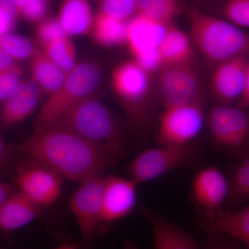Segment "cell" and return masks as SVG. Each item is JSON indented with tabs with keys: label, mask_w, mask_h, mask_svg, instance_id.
I'll list each match as a JSON object with an SVG mask.
<instances>
[{
	"label": "cell",
	"mask_w": 249,
	"mask_h": 249,
	"mask_svg": "<svg viewBox=\"0 0 249 249\" xmlns=\"http://www.w3.org/2000/svg\"><path fill=\"white\" fill-rule=\"evenodd\" d=\"M13 147L55 170L62 178L80 183L102 176L122 157L57 124L35 131L30 139Z\"/></svg>",
	"instance_id": "6da1fadb"
},
{
	"label": "cell",
	"mask_w": 249,
	"mask_h": 249,
	"mask_svg": "<svg viewBox=\"0 0 249 249\" xmlns=\"http://www.w3.org/2000/svg\"><path fill=\"white\" fill-rule=\"evenodd\" d=\"M188 15L192 42L207 61L217 65L249 56V34L241 28L196 9L188 10Z\"/></svg>",
	"instance_id": "7a4b0ae2"
},
{
	"label": "cell",
	"mask_w": 249,
	"mask_h": 249,
	"mask_svg": "<svg viewBox=\"0 0 249 249\" xmlns=\"http://www.w3.org/2000/svg\"><path fill=\"white\" fill-rule=\"evenodd\" d=\"M53 124L71 129L90 142L124 155V139L114 116L93 96L69 108Z\"/></svg>",
	"instance_id": "3957f363"
},
{
	"label": "cell",
	"mask_w": 249,
	"mask_h": 249,
	"mask_svg": "<svg viewBox=\"0 0 249 249\" xmlns=\"http://www.w3.org/2000/svg\"><path fill=\"white\" fill-rule=\"evenodd\" d=\"M102 74L99 67L93 62L77 63L67 74L61 88L49 96L36 118L35 131L53 124L62 113L79 102L92 96L99 88Z\"/></svg>",
	"instance_id": "277c9868"
},
{
	"label": "cell",
	"mask_w": 249,
	"mask_h": 249,
	"mask_svg": "<svg viewBox=\"0 0 249 249\" xmlns=\"http://www.w3.org/2000/svg\"><path fill=\"white\" fill-rule=\"evenodd\" d=\"M214 145L240 160L249 158V112L236 106L218 105L208 115Z\"/></svg>",
	"instance_id": "5b68a950"
},
{
	"label": "cell",
	"mask_w": 249,
	"mask_h": 249,
	"mask_svg": "<svg viewBox=\"0 0 249 249\" xmlns=\"http://www.w3.org/2000/svg\"><path fill=\"white\" fill-rule=\"evenodd\" d=\"M150 75L133 60L122 62L111 74L113 89L136 124H143L149 119Z\"/></svg>",
	"instance_id": "8992f818"
},
{
	"label": "cell",
	"mask_w": 249,
	"mask_h": 249,
	"mask_svg": "<svg viewBox=\"0 0 249 249\" xmlns=\"http://www.w3.org/2000/svg\"><path fill=\"white\" fill-rule=\"evenodd\" d=\"M159 72V92L164 108L205 105L204 86L192 63L165 65Z\"/></svg>",
	"instance_id": "52a82bcc"
},
{
	"label": "cell",
	"mask_w": 249,
	"mask_h": 249,
	"mask_svg": "<svg viewBox=\"0 0 249 249\" xmlns=\"http://www.w3.org/2000/svg\"><path fill=\"white\" fill-rule=\"evenodd\" d=\"M106 178L94 177L80 183L70 201L85 246L92 247L101 223Z\"/></svg>",
	"instance_id": "ba28073f"
},
{
	"label": "cell",
	"mask_w": 249,
	"mask_h": 249,
	"mask_svg": "<svg viewBox=\"0 0 249 249\" xmlns=\"http://www.w3.org/2000/svg\"><path fill=\"white\" fill-rule=\"evenodd\" d=\"M192 157L188 145H160L142 152L131 162L128 166L129 178L137 185L152 181L186 165Z\"/></svg>",
	"instance_id": "9c48e42d"
},
{
	"label": "cell",
	"mask_w": 249,
	"mask_h": 249,
	"mask_svg": "<svg viewBox=\"0 0 249 249\" xmlns=\"http://www.w3.org/2000/svg\"><path fill=\"white\" fill-rule=\"evenodd\" d=\"M204 122V105L165 108L156 139L162 145H188L200 133Z\"/></svg>",
	"instance_id": "30bf717a"
},
{
	"label": "cell",
	"mask_w": 249,
	"mask_h": 249,
	"mask_svg": "<svg viewBox=\"0 0 249 249\" xmlns=\"http://www.w3.org/2000/svg\"><path fill=\"white\" fill-rule=\"evenodd\" d=\"M18 165L16 183L21 193L40 207H47L58 199L62 177L55 170L34 160Z\"/></svg>",
	"instance_id": "8fae6325"
},
{
	"label": "cell",
	"mask_w": 249,
	"mask_h": 249,
	"mask_svg": "<svg viewBox=\"0 0 249 249\" xmlns=\"http://www.w3.org/2000/svg\"><path fill=\"white\" fill-rule=\"evenodd\" d=\"M249 56L230 59L215 65L211 77V90L219 105L230 106L245 91Z\"/></svg>",
	"instance_id": "7c38bea8"
},
{
	"label": "cell",
	"mask_w": 249,
	"mask_h": 249,
	"mask_svg": "<svg viewBox=\"0 0 249 249\" xmlns=\"http://www.w3.org/2000/svg\"><path fill=\"white\" fill-rule=\"evenodd\" d=\"M137 184L131 178H106L101 222L110 223L127 217L135 207Z\"/></svg>",
	"instance_id": "4fadbf2b"
},
{
	"label": "cell",
	"mask_w": 249,
	"mask_h": 249,
	"mask_svg": "<svg viewBox=\"0 0 249 249\" xmlns=\"http://www.w3.org/2000/svg\"><path fill=\"white\" fill-rule=\"evenodd\" d=\"M198 224L204 232L227 234L249 249V206L232 212L204 211Z\"/></svg>",
	"instance_id": "5bb4252c"
},
{
	"label": "cell",
	"mask_w": 249,
	"mask_h": 249,
	"mask_svg": "<svg viewBox=\"0 0 249 249\" xmlns=\"http://www.w3.org/2000/svg\"><path fill=\"white\" fill-rule=\"evenodd\" d=\"M195 199L205 211H220L229 193V181L214 167L205 168L196 174L192 183Z\"/></svg>",
	"instance_id": "9a60e30c"
},
{
	"label": "cell",
	"mask_w": 249,
	"mask_h": 249,
	"mask_svg": "<svg viewBox=\"0 0 249 249\" xmlns=\"http://www.w3.org/2000/svg\"><path fill=\"white\" fill-rule=\"evenodd\" d=\"M41 89L33 78L23 82L17 91L2 103L0 115L1 127H11L32 114L40 101Z\"/></svg>",
	"instance_id": "2e32d148"
},
{
	"label": "cell",
	"mask_w": 249,
	"mask_h": 249,
	"mask_svg": "<svg viewBox=\"0 0 249 249\" xmlns=\"http://www.w3.org/2000/svg\"><path fill=\"white\" fill-rule=\"evenodd\" d=\"M170 25L155 22L139 15L129 19L127 44L132 56L160 49Z\"/></svg>",
	"instance_id": "e0dca14e"
},
{
	"label": "cell",
	"mask_w": 249,
	"mask_h": 249,
	"mask_svg": "<svg viewBox=\"0 0 249 249\" xmlns=\"http://www.w3.org/2000/svg\"><path fill=\"white\" fill-rule=\"evenodd\" d=\"M145 216L151 224L155 249H199L189 232L154 213L145 211Z\"/></svg>",
	"instance_id": "ac0fdd59"
},
{
	"label": "cell",
	"mask_w": 249,
	"mask_h": 249,
	"mask_svg": "<svg viewBox=\"0 0 249 249\" xmlns=\"http://www.w3.org/2000/svg\"><path fill=\"white\" fill-rule=\"evenodd\" d=\"M40 213V206L19 192L0 206V229L9 235L27 225Z\"/></svg>",
	"instance_id": "d6986e66"
},
{
	"label": "cell",
	"mask_w": 249,
	"mask_h": 249,
	"mask_svg": "<svg viewBox=\"0 0 249 249\" xmlns=\"http://www.w3.org/2000/svg\"><path fill=\"white\" fill-rule=\"evenodd\" d=\"M57 18L68 35H86L92 30L94 17L88 0H62Z\"/></svg>",
	"instance_id": "ffe728a7"
},
{
	"label": "cell",
	"mask_w": 249,
	"mask_h": 249,
	"mask_svg": "<svg viewBox=\"0 0 249 249\" xmlns=\"http://www.w3.org/2000/svg\"><path fill=\"white\" fill-rule=\"evenodd\" d=\"M191 36L179 28L170 24L160 47L163 66L192 63L195 51Z\"/></svg>",
	"instance_id": "44dd1931"
},
{
	"label": "cell",
	"mask_w": 249,
	"mask_h": 249,
	"mask_svg": "<svg viewBox=\"0 0 249 249\" xmlns=\"http://www.w3.org/2000/svg\"><path fill=\"white\" fill-rule=\"evenodd\" d=\"M30 70L32 78L40 85L41 89L48 93L49 96L61 88L67 76L50 60L44 51L38 49H36L31 56Z\"/></svg>",
	"instance_id": "7402d4cb"
},
{
	"label": "cell",
	"mask_w": 249,
	"mask_h": 249,
	"mask_svg": "<svg viewBox=\"0 0 249 249\" xmlns=\"http://www.w3.org/2000/svg\"><path fill=\"white\" fill-rule=\"evenodd\" d=\"M128 22L109 17L98 11L94 17L91 30L93 40L105 47L127 44Z\"/></svg>",
	"instance_id": "603a6c76"
},
{
	"label": "cell",
	"mask_w": 249,
	"mask_h": 249,
	"mask_svg": "<svg viewBox=\"0 0 249 249\" xmlns=\"http://www.w3.org/2000/svg\"><path fill=\"white\" fill-rule=\"evenodd\" d=\"M186 9L185 0H138L136 14L170 25Z\"/></svg>",
	"instance_id": "cb8c5ba5"
},
{
	"label": "cell",
	"mask_w": 249,
	"mask_h": 249,
	"mask_svg": "<svg viewBox=\"0 0 249 249\" xmlns=\"http://www.w3.org/2000/svg\"><path fill=\"white\" fill-rule=\"evenodd\" d=\"M43 49L46 55L66 74L76 66V50L68 36L54 41Z\"/></svg>",
	"instance_id": "d4e9b609"
},
{
	"label": "cell",
	"mask_w": 249,
	"mask_h": 249,
	"mask_svg": "<svg viewBox=\"0 0 249 249\" xmlns=\"http://www.w3.org/2000/svg\"><path fill=\"white\" fill-rule=\"evenodd\" d=\"M229 204L242 202L249 198V158L242 160L232 170L229 180Z\"/></svg>",
	"instance_id": "484cf974"
},
{
	"label": "cell",
	"mask_w": 249,
	"mask_h": 249,
	"mask_svg": "<svg viewBox=\"0 0 249 249\" xmlns=\"http://www.w3.org/2000/svg\"><path fill=\"white\" fill-rule=\"evenodd\" d=\"M0 48L18 60L31 58L36 51L29 39L12 33L0 36Z\"/></svg>",
	"instance_id": "4316f807"
},
{
	"label": "cell",
	"mask_w": 249,
	"mask_h": 249,
	"mask_svg": "<svg viewBox=\"0 0 249 249\" xmlns=\"http://www.w3.org/2000/svg\"><path fill=\"white\" fill-rule=\"evenodd\" d=\"M36 38L43 48L54 41L67 37L68 34L57 17L45 18L36 29Z\"/></svg>",
	"instance_id": "83f0119b"
},
{
	"label": "cell",
	"mask_w": 249,
	"mask_h": 249,
	"mask_svg": "<svg viewBox=\"0 0 249 249\" xmlns=\"http://www.w3.org/2000/svg\"><path fill=\"white\" fill-rule=\"evenodd\" d=\"M137 2L138 0H102L99 12L127 22L136 14Z\"/></svg>",
	"instance_id": "f1b7e54d"
},
{
	"label": "cell",
	"mask_w": 249,
	"mask_h": 249,
	"mask_svg": "<svg viewBox=\"0 0 249 249\" xmlns=\"http://www.w3.org/2000/svg\"><path fill=\"white\" fill-rule=\"evenodd\" d=\"M222 14L226 20L241 28H249V0H227Z\"/></svg>",
	"instance_id": "f546056e"
},
{
	"label": "cell",
	"mask_w": 249,
	"mask_h": 249,
	"mask_svg": "<svg viewBox=\"0 0 249 249\" xmlns=\"http://www.w3.org/2000/svg\"><path fill=\"white\" fill-rule=\"evenodd\" d=\"M24 70L19 65L0 73V100L1 103L11 97L22 84Z\"/></svg>",
	"instance_id": "4dcf8cb0"
},
{
	"label": "cell",
	"mask_w": 249,
	"mask_h": 249,
	"mask_svg": "<svg viewBox=\"0 0 249 249\" xmlns=\"http://www.w3.org/2000/svg\"><path fill=\"white\" fill-rule=\"evenodd\" d=\"M20 16L19 9L11 0H0V35L10 34L14 30L18 18Z\"/></svg>",
	"instance_id": "1f68e13d"
},
{
	"label": "cell",
	"mask_w": 249,
	"mask_h": 249,
	"mask_svg": "<svg viewBox=\"0 0 249 249\" xmlns=\"http://www.w3.org/2000/svg\"><path fill=\"white\" fill-rule=\"evenodd\" d=\"M48 9V0H27L19 10V15L24 20L39 23L45 19Z\"/></svg>",
	"instance_id": "d6a6232c"
},
{
	"label": "cell",
	"mask_w": 249,
	"mask_h": 249,
	"mask_svg": "<svg viewBox=\"0 0 249 249\" xmlns=\"http://www.w3.org/2000/svg\"><path fill=\"white\" fill-rule=\"evenodd\" d=\"M15 65H16L15 63V59L9 53L1 49L0 50V73L10 70Z\"/></svg>",
	"instance_id": "836d02e7"
},
{
	"label": "cell",
	"mask_w": 249,
	"mask_h": 249,
	"mask_svg": "<svg viewBox=\"0 0 249 249\" xmlns=\"http://www.w3.org/2000/svg\"><path fill=\"white\" fill-rule=\"evenodd\" d=\"M237 106V107L242 108V109H249V60L248 66H247L245 91H244L242 97L239 100Z\"/></svg>",
	"instance_id": "e575fe53"
},
{
	"label": "cell",
	"mask_w": 249,
	"mask_h": 249,
	"mask_svg": "<svg viewBox=\"0 0 249 249\" xmlns=\"http://www.w3.org/2000/svg\"><path fill=\"white\" fill-rule=\"evenodd\" d=\"M14 195L13 187L9 183L1 182L0 184V206L9 200Z\"/></svg>",
	"instance_id": "d590c367"
},
{
	"label": "cell",
	"mask_w": 249,
	"mask_h": 249,
	"mask_svg": "<svg viewBox=\"0 0 249 249\" xmlns=\"http://www.w3.org/2000/svg\"><path fill=\"white\" fill-rule=\"evenodd\" d=\"M1 147H0V160L1 165H4L9 160L11 152L14 150V147L9 146L4 142L1 141Z\"/></svg>",
	"instance_id": "8d00e7d4"
},
{
	"label": "cell",
	"mask_w": 249,
	"mask_h": 249,
	"mask_svg": "<svg viewBox=\"0 0 249 249\" xmlns=\"http://www.w3.org/2000/svg\"><path fill=\"white\" fill-rule=\"evenodd\" d=\"M55 249H79L76 245H73L70 241H63L57 248Z\"/></svg>",
	"instance_id": "74e56055"
},
{
	"label": "cell",
	"mask_w": 249,
	"mask_h": 249,
	"mask_svg": "<svg viewBox=\"0 0 249 249\" xmlns=\"http://www.w3.org/2000/svg\"><path fill=\"white\" fill-rule=\"evenodd\" d=\"M11 1L15 3L17 6L18 8H19V10H20L21 8L25 4L26 1L27 0H11Z\"/></svg>",
	"instance_id": "f35d334b"
},
{
	"label": "cell",
	"mask_w": 249,
	"mask_h": 249,
	"mask_svg": "<svg viewBox=\"0 0 249 249\" xmlns=\"http://www.w3.org/2000/svg\"><path fill=\"white\" fill-rule=\"evenodd\" d=\"M124 249H137V247H136V246L133 245V244L129 242V243H127V245L124 246Z\"/></svg>",
	"instance_id": "ab89813d"
},
{
	"label": "cell",
	"mask_w": 249,
	"mask_h": 249,
	"mask_svg": "<svg viewBox=\"0 0 249 249\" xmlns=\"http://www.w3.org/2000/svg\"><path fill=\"white\" fill-rule=\"evenodd\" d=\"M214 249H236L232 248V247H219V248Z\"/></svg>",
	"instance_id": "60d3db41"
},
{
	"label": "cell",
	"mask_w": 249,
	"mask_h": 249,
	"mask_svg": "<svg viewBox=\"0 0 249 249\" xmlns=\"http://www.w3.org/2000/svg\"><path fill=\"white\" fill-rule=\"evenodd\" d=\"M196 3L201 2V1H205V0H194Z\"/></svg>",
	"instance_id": "b9f144b4"
},
{
	"label": "cell",
	"mask_w": 249,
	"mask_h": 249,
	"mask_svg": "<svg viewBox=\"0 0 249 249\" xmlns=\"http://www.w3.org/2000/svg\"><path fill=\"white\" fill-rule=\"evenodd\" d=\"M94 1H99V2H101V1H102V0H94Z\"/></svg>",
	"instance_id": "7bdbcfd3"
}]
</instances>
